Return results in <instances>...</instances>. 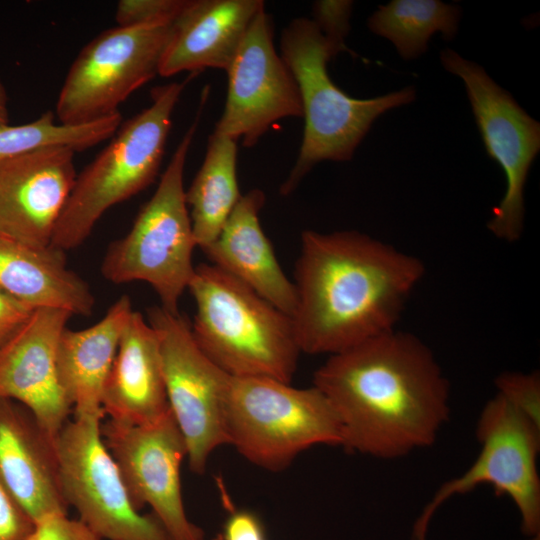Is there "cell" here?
Masks as SVG:
<instances>
[{"mask_svg": "<svg viewBox=\"0 0 540 540\" xmlns=\"http://www.w3.org/2000/svg\"><path fill=\"white\" fill-rule=\"evenodd\" d=\"M313 385L342 425V447L381 459L432 445L450 415V386L432 350L397 329L330 355Z\"/></svg>", "mask_w": 540, "mask_h": 540, "instance_id": "6da1fadb", "label": "cell"}, {"mask_svg": "<svg viewBox=\"0 0 540 540\" xmlns=\"http://www.w3.org/2000/svg\"><path fill=\"white\" fill-rule=\"evenodd\" d=\"M414 255L356 230H305L292 315L301 353L333 355L396 329L424 277Z\"/></svg>", "mask_w": 540, "mask_h": 540, "instance_id": "7a4b0ae2", "label": "cell"}, {"mask_svg": "<svg viewBox=\"0 0 540 540\" xmlns=\"http://www.w3.org/2000/svg\"><path fill=\"white\" fill-rule=\"evenodd\" d=\"M195 302L192 334L232 377L291 383L301 353L292 318L212 264H200L187 288Z\"/></svg>", "mask_w": 540, "mask_h": 540, "instance_id": "3957f363", "label": "cell"}, {"mask_svg": "<svg viewBox=\"0 0 540 540\" xmlns=\"http://www.w3.org/2000/svg\"><path fill=\"white\" fill-rule=\"evenodd\" d=\"M280 51L298 85L305 120L298 157L280 186V193L287 196L316 164L352 159L373 122L414 101L416 90L407 86L370 99L347 95L327 71L337 52L312 19H293L282 31Z\"/></svg>", "mask_w": 540, "mask_h": 540, "instance_id": "277c9868", "label": "cell"}, {"mask_svg": "<svg viewBox=\"0 0 540 540\" xmlns=\"http://www.w3.org/2000/svg\"><path fill=\"white\" fill-rule=\"evenodd\" d=\"M171 82L151 91V104L122 123L109 144L77 174L50 245L63 251L81 245L100 217L155 180L171 129L172 114L186 86Z\"/></svg>", "mask_w": 540, "mask_h": 540, "instance_id": "5b68a950", "label": "cell"}, {"mask_svg": "<svg viewBox=\"0 0 540 540\" xmlns=\"http://www.w3.org/2000/svg\"><path fill=\"white\" fill-rule=\"evenodd\" d=\"M209 94L202 92L196 117L177 145L158 186L139 211L130 231L111 243L101 273L114 283L143 281L158 295L161 307L178 312V303L194 274L196 246L185 198L184 168Z\"/></svg>", "mask_w": 540, "mask_h": 540, "instance_id": "8992f818", "label": "cell"}, {"mask_svg": "<svg viewBox=\"0 0 540 540\" xmlns=\"http://www.w3.org/2000/svg\"><path fill=\"white\" fill-rule=\"evenodd\" d=\"M228 444L271 472L287 468L316 445L342 446L336 411L314 385L295 388L263 377H232L227 409Z\"/></svg>", "mask_w": 540, "mask_h": 540, "instance_id": "52a82bcc", "label": "cell"}, {"mask_svg": "<svg viewBox=\"0 0 540 540\" xmlns=\"http://www.w3.org/2000/svg\"><path fill=\"white\" fill-rule=\"evenodd\" d=\"M175 19L104 30L79 52L56 102L60 123L81 125L115 113L159 75Z\"/></svg>", "mask_w": 540, "mask_h": 540, "instance_id": "ba28073f", "label": "cell"}, {"mask_svg": "<svg viewBox=\"0 0 540 540\" xmlns=\"http://www.w3.org/2000/svg\"><path fill=\"white\" fill-rule=\"evenodd\" d=\"M476 435L481 444L478 457L465 473L435 492L414 525L412 540H426L428 524L446 500L483 484L493 487L496 495L508 496L520 513L523 532L539 537L540 426L496 394L480 413Z\"/></svg>", "mask_w": 540, "mask_h": 540, "instance_id": "9c48e42d", "label": "cell"}, {"mask_svg": "<svg viewBox=\"0 0 540 540\" xmlns=\"http://www.w3.org/2000/svg\"><path fill=\"white\" fill-rule=\"evenodd\" d=\"M102 418L68 419L54 439L63 497L101 539L170 540L151 514L135 507L101 436Z\"/></svg>", "mask_w": 540, "mask_h": 540, "instance_id": "30bf717a", "label": "cell"}, {"mask_svg": "<svg viewBox=\"0 0 540 540\" xmlns=\"http://www.w3.org/2000/svg\"><path fill=\"white\" fill-rule=\"evenodd\" d=\"M156 330L171 413L183 435L190 470L205 472L209 457L228 444L226 409L232 376L198 346L191 325L161 306L148 310Z\"/></svg>", "mask_w": 540, "mask_h": 540, "instance_id": "8fae6325", "label": "cell"}, {"mask_svg": "<svg viewBox=\"0 0 540 540\" xmlns=\"http://www.w3.org/2000/svg\"><path fill=\"white\" fill-rule=\"evenodd\" d=\"M440 60L463 81L486 151L505 175L504 196L487 228L496 238L515 242L524 229V189L540 150V124L477 63L450 48L440 52Z\"/></svg>", "mask_w": 540, "mask_h": 540, "instance_id": "7c38bea8", "label": "cell"}, {"mask_svg": "<svg viewBox=\"0 0 540 540\" xmlns=\"http://www.w3.org/2000/svg\"><path fill=\"white\" fill-rule=\"evenodd\" d=\"M101 436L135 507L150 506L170 540H204L184 508L180 470L187 449L171 410L142 425L108 419Z\"/></svg>", "mask_w": 540, "mask_h": 540, "instance_id": "4fadbf2b", "label": "cell"}, {"mask_svg": "<svg viewBox=\"0 0 540 540\" xmlns=\"http://www.w3.org/2000/svg\"><path fill=\"white\" fill-rule=\"evenodd\" d=\"M225 107L214 131L252 147L277 121L303 116L298 85L274 46V26L265 8L251 22L226 70Z\"/></svg>", "mask_w": 540, "mask_h": 540, "instance_id": "5bb4252c", "label": "cell"}, {"mask_svg": "<svg viewBox=\"0 0 540 540\" xmlns=\"http://www.w3.org/2000/svg\"><path fill=\"white\" fill-rule=\"evenodd\" d=\"M75 151L49 147L0 163V236L33 248L50 245L74 186Z\"/></svg>", "mask_w": 540, "mask_h": 540, "instance_id": "9a60e30c", "label": "cell"}, {"mask_svg": "<svg viewBox=\"0 0 540 540\" xmlns=\"http://www.w3.org/2000/svg\"><path fill=\"white\" fill-rule=\"evenodd\" d=\"M71 316L61 309H34L0 347V399L27 407L53 438L72 412L57 375L58 343Z\"/></svg>", "mask_w": 540, "mask_h": 540, "instance_id": "2e32d148", "label": "cell"}, {"mask_svg": "<svg viewBox=\"0 0 540 540\" xmlns=\"http://www.w3.org/2000/svg\"><path fill=\"white\" fill-rule=\"evenodd\" d=\"M54 439L27 407L0 399V482L35 523L67 514Z\"/></svg>", "mask_w": 540, "mask_h": 540, "instance_id": "e0dca14e", "label": "cell"}, {"mask_svg": "<svg viewBox=\"0 0 540 540\" xmlns=\"http://www.w3.org/2000/svg\"><path fill=\"white\" fill-rule=\"evenodd\" d=\"M261 0H188L174 21L159 75L227 70L257 13Z\"/></svg>", "mask_w": 540, "mask_h": 540, "instance_id": "ac0fdd59", "label": "cell"}, {"mask_svg": "<svg viewBox=\"0 0 540 540\" xmlns=\"http://www.w3.org/2000/svg\"><path fill=\"white\" fill-rule=\"evenodd\" d=\"M264 203L265 194L260 189L242 195L219 235L201 250L212 265L292 317L297 301L295 285L283 272L261 227L259 213Z\"/></svg>", "mask_w": 540, "mask_h": 540, "instance_id": "d6986e66", "label": "cell"}, {"mask_svg": "<svg viewBox=\"0 0 540 540\" xmlns=\"http://www.w3.org/2000/svg\"><path fill=\"white\" fill-rule=\"evenodd\" d=\"M102 408L110 420L130 425L151 423L170 409L159 337L138 311H133L120 338Z\"/></svg>", "mask_w": 540, "mask_h": 540, "instance_id": "ffe728a7", "label": "cell"}, {"mask_svg": "<svg viewBox=\"0 0 540 540\" xmlns=\"http://www.w3.org/2000/svg\"><path fill=\"white\" fill-rule=\"evenodd\" d=\"M133 311L129 296L122 295L92 326L63 330L57 349V375L74 417H104L105 383Z\"/></svg>", "mask_w": 540, "mask_h": 540, "instance_id": "44dd1931", "label": "cell"}, {"mask_svg": "<svg viewBox=\"0 0 540 540\" xmlns=\"http://www.w3.org/2000/svg\"><path fill=\"white\" fill-rule=\"evenodd\" d=\"M0 288L32 309L54 308L89 316L95 306L88 283L67 267L65 251L0 239Z\"/></svg>", "mask_w": 540, "mask_h": 540, "instance_id": "7402d4cb", "label": "cell"}, {"mask_svg": "<svg viewBox=\"0 0 540 540\" xmlns=\"http://www.w3.org/2000/svg\"><path fill=\"white\" fill-rule=\"evenodd\" d=\"M237 140L213 131L204 160L185 198L196 246L216 239L241 198L237 179Z\"/></svg>", "mask_w": 540, "mask_h": 540, "instance_id": "603a6c76", "label": "cell"}, {"mask_svg": "<svg viewBox=\"0 0 540 540\" xmlns=\"http://www.w3.org/2000/svg\"><path fill=\"white\" fill-rule=\"evenodd\" d=\"M460 16L459 6L439 0H393L378 6L367 25L374 34L391 41L403 59L413 60L426 52L434 33L453 39Z\"/></svg>", "mask_w": 540, "mask_h": 540, "instance_id": "cb8c5ba5", "label": "cell"}, {"mask_svg": "<svg viewBox=\"0 0 540 540\" xmlns=\"http://www.w3.org/2000/svg\"><path fill=\"white\" fill-rule=\"evenodd\" d=\"M122 124L120 112L81 125L57 123L55 114L46 111L36 120L0 126V163L49 147H67L75 152L110 139Z\"/></svg>", "mask_w": 540, "mask_h": 540, "instance_id": "d4e9b609", "label": "cell"}, {"mask_svg": "<svg viewBox=\"0 0 540 540\" xmlns=\"http://www.w3.org/2000/svg\"><path fill=\"white\" fill-rule=\"evenodd\" d=\"M497 394L540 426V379L536 372H505L497 376Z\"/></svg>", "mask_w": 540, "mask_h": 540, "instance_id": "484cf974", "label": "cell"}, {"mask_svg": "<svg viewBox=\"0 0 540 540\" xmlns=\"http://www.w3.org/2000/svg\"><path fill=\"white\" fill-rule=\"evenodd\" d=\"M352 9L353 2L349 0H321L313 4L312 20L337 54L352 53L345 43L350 31Z\"/></svg>", "mask_w": 540, "mask_h": 540, "instance_id": "4316f807", "label": "cell"}, {"mask_svg": "<svg viewBox=\"0 0 540 540\" xmlns=\"http://www.w3.org/2000/svg\"><path fill=\"white\" fill-rule=\"evenodd\" d=\"M188 0H121L115 11L118 26L176 19Z\"/></svg>", "mask_w": 540, "mask_h": 540, "instance_id": "83f0119b", "label": "cell"}, {"mask_svg": "<svg viewBox=\"0 0 540 540\" xmlns=\"http://www.w3.org/2000/svg\"><path fill=\"white\" fill-rule=\"evenodd\" d=\"M28 540H101L80 519H71L67 514L47 515L35 523Z\"/></svg>", "mask_w": 540, "mask_h": 540, "instance_id": "f1b7e54d", "label": "cell"}, {"mask_svg": "<svg viewBox=\"0 0 540 540\" xmlns=\"http://www.w3.org/2000/svg\"><path fill=\"white\" fill-rule=\"evenodd\" d=\"M35 522L0 482V540H28Z\"/></svg>", "mask_w": 540, "mask_h": 540, "instance_id": "f546056e", "label": "cell"}, {"mask_svg": "<svg viewBox=\"0 0 540 540\" xmlns=\"http://www.w3.org/2000/svg\"><path fill=\"white\" fill-rule=\"evenodd\" d=\"M222 540H267L262 521L253 512L238 510L223 525Z\"/></svg>", "mask_w": 540, "mask_h": 540, "instance_id": "4dcf8cb0", "label": "cell"}, {"mask_svg": "<svg viewBox=\"0 0 540 540\" xmlns=\"http://www.w3.org/2000/svg\"><path fill=\"white\" fill-rule=\"evenodd\" d=\"M33 310L0 288V347L22 326Z\"/></svg>", "mask_w": 540, "mask_h": 540, "instance_id": "1f68e13d", "label": "cell"}, {"mask_svg": "<svg viewBox=\"0 0 540 540\" xmlns=\"http://www.w3.org/2000/svg\"><path fill=\"white\" fill-rule=\"evenodd\" d=\"M9 123L8 97L4 84L0 80V126Z\"/></svg>", "mask_w": 540, "mask_h": 540, "instance_id": "d6a6232c", "label": "cell"}, {"mask_svg": "<svg viewBox=\"0 0 540 540\" xmlns=\"http://www.w3.org/2000/svg\"><path fill=\"white\" fill-rule=\"evenodd\" d=\"M0 239H3V238L0 236Z\"/></svg>", "mask_w": 540, "mask_h": 540, "instance_id": "836d02e7", "label": "cell"}]
</instances>
